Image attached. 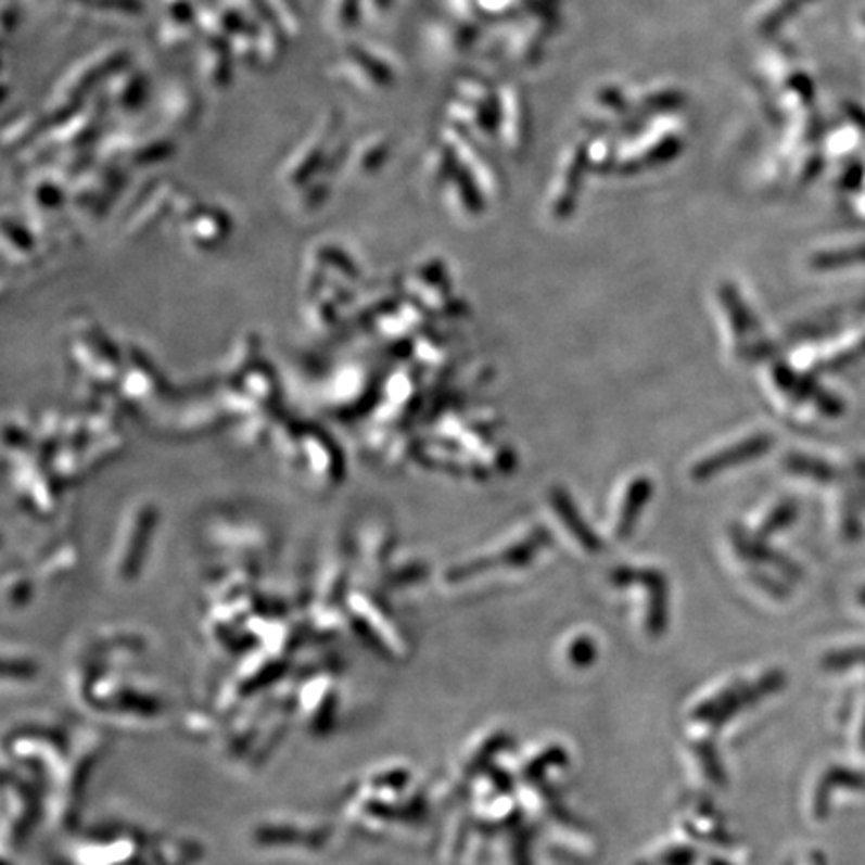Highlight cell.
<instances>
[{"label": "cell", "instance_id": "17", "mask_svg": "<svg viewBox=\"0 0 865 865\" xmlns=\"http://www.w3.org/2000/svg\"><path fill=\"white\" fill-rule=\"evenodd\" d=\"M196 28H199L196 25H181V23H173V21H163V25L158 28V44L167 51L182 49L193 40Z\"/></svg>", "mask_w": 865, "mask_h": 865}, {"label": "cell", "instance_id": "11", "mask_svg": "<svg viewBox=\"0 0 865 865\" xmlns=\"http://www.w3.org/2000/svg\"><path fill=\"white\" fill-rule=\"evenodd\" d=\"M175 153H177L175 142L158 137V139L135 142L129 155L125 156V161L132 168H149L165 163Z\"/></svg>", "mask_w": 865, "mask_h": 865}, {"label": "cell", "instance_id": "18", "mask_svg": "<svg viewBox=\"0 0 865 865\" xmlns=\"http://www.w3.org/2000/svg\"><path fill=\"white\" fill-rule=\"evenodd\" d=\"M298 189H301L298 201L305 208L319 207V205H323L325 199L329 196V185L323 179H319V181L310 179L309 182L301 185Z\"/></svg>", "mask_w": 865, "mask_h": 865}, {"label": "cell", "instance_id": "19", "mask_svg": "<svg viewBox=\"0 0 865 865\" xmlns=\"http://www.w3.org/2000/svg\"><path fill=\"white\" fill-rule=\"evenodd\" d=\"M391 7V0H362V14H371V16H381L385 14Z\"/></svg>", "mask_w": 865, "mask_h": 865}, {"label": "cell", "instance_id": "8", "mask_svg": "<svg viewBox=\"0 0 865 865\" xmlns=\"http://www.w3.org/2000/svg\"><path fill=\"white\" fill-rule=\"evenodd\" d=\"M163 111H165V117H167L168 123H170L173 127L187 129V127H191L194 120H196V117H199L201 104H199V99H196V94H194L191 87H187V85H182V82H175V85H170L168 91L165 92Z\"/></svg>", "mask_w": 865, "mask_h": 865}, {"label": "cell", "instance_id": "21", "mask_svg": "<svg viewBox=\"0 0 865 865\" xmlns=\"http://www.w3.org/2000/svg\"><path fill=\"white\" fill-rule=\"evenodd\" d=\"M862 746L865 749V717H864V729H862Z\"/></svg>", "mask_w": 865, "mask_h": 865}, {"label": "cell", "instance_id": "7", "mask_svg": "<svg viewBox=\"0 0 865 865\" xmlns=\"http://www.w3.org/2000/svg\"><path fill=\"white\" fill-rule=\"evenodd\" d=\"M767 445H769V440H767V437H749V440L743 441V443L729 447V451L711 455L710 459L701 461V463L696 467V471H694V478H711V475L724 471L727 467H734L736 463H741V461L753 459V457L762 455V453L767 449Z\"/></svg>", "mask_w": 865, "mask_h": 865}, {"label": "cell", "instance_id": "10", "mask_svg": "<svg viewBox=\"0 0 865 865\" xmlns=\"http://www.w3.org/2000/svg\"><path fill=\"white\" fill-rule=\"evenodd\" d=\"M838 788L855 789V791H865V775L853 769H845V767H831L822 784L819 789L815 791V815L819 819H824L827 814V801L831 798V793Z\"/></svg>", "mask_w": 865, "mask_h": 865}, {"label": "cell", "instance_id": "12", "mask_svg": "<svg viewBox=\"0 0 865 865\" xmlns=\"http://www.w3.org/2000/svg\"><path fill=\"white\" fill-rule=\"evenodd\" d=\"M362 16V0H329L327 25L335 35H347L355 30Z\"/></svg>", "mask_w": 865, "mask_h": 865}, {"label": "cell", "instance_id": "2", "mask_svg": "<svg viewBox=\"0 0 865 865\" xmlns=\"http://www.w3.org/2000/svg\"><path fill=\"white\" fill-rule=\"evenodd\" d=\"M341 125V113L339 111H327L323 117L317 120L315 129L310 130L309 137L298 144L293 151V155L287 158L279 177L284 185L298 189L301 185L309 182L317 177L319 170L327 167V161L331 155V141L335 139L336 130Z\"/></svg>", "mask_w": 865, "mask_h": 865}, {"label": "cell", "instance_id": "20", "mask_svg": "<svg viewBox=\"0 0 865 865\" xmlns=\"http://www.w3.org/2000/svg\"><path fill=\"white\" fill-rule=\"evenodd\" d=\"M11 23H18V13H16V9H11V2L9 0H4V7H2V28H4V33H9L11 30Z\"/></svg>", "mask_w": 865, "mask_h": 865}, {"label": "cell", "instance_id": "16", "mask_svg": "<svg viewBox=\"0 0 865 865\" xmlns=\"http://www.w3.org/2000/svg\"><path fill=\"white\" fill-rule=\"evenodd\" d=\"M647 497H649V483H647V479H639L637 483H633L632 489L627 493V504L623 505V513H621L620 525H618L621 537L632 530V525L637 519V511L644 507Z\"/></svg>", "mask_w": 865, "mask_h": 865}, {"label": "cell", "instance_id": "15", "mask_svg": "<svg viewBox=\"0 0 865 865\" xmlns=\"http://www.w3.org/2000/svg\"><path fill=\"white\" fill-rule=\"evenodd\" d=\"M556 507L557 511H559V517H563L565 519V523L569 525V530L573 535H577L580 537V542L583 543V547H587V549H591V551H597L599 549V539L591 535L587 527H585V523H583L580 517L573 513V507L569 504L568 495H563V493H557L556 495Z\"/></svg>", "mask_w": 865, "mask_h": 865}, {"label": "cell", "instance_id": "6", "mask_svg": "<svg viewBox=\"0 0 865 865\" xmlns=\"http://www.w3.org/2000/svg\"><path fill=\"white\" fill-rule=\"evenodd\" d=\"M389 155H391V141L387 135L383 132L367 135L351 151L347 158L351 173L357 177H371L387 163Z\"/></svg>", "mask_w": 865, "mask_h": 865}, {"label": "cell", "instance_id": "4", "mask_svg": "<svg viewBox=\"0 0 865 865\" xmlns=\"http://www.w3.org/2000/svg\"><path fill=\"white\" fill-rule=\"evenodd\" d=\"M104 101L125 115H132L141 109L149 97V77L137 66L127 65L109 78Z\"/></svg>", "mask_w": 865, "mask_h": 865}, {"label": "cell", "instance_id": "1", "mask_svg": "<svg viewBox=\"0 0 865 865\" xmlns=\"http://www.w3.org/2000/svg\"><path fill=\"white\" fill-rule=\"evenodd\" d=\"M130 54L125 47H103L71 66L52 89L44 115L51 123H61L85 106L89 92L106 82L120 68L130 65Z\"/></svg>", "mask_w": 865, "mask_h": 865}, {"label": "cell", "instance_id": "9", "mask_svg": "<svg viewBox=\"0 0 865 865\" xmlns=\"http://www.w3.org/2000/svg\"><path fill=\"white\" fill-rule=\"evenodd\" d=\"M51 123V118L47 115H23V117L14 118L11 125L4 127L2 132V144L7 151H16V149H30L49 132L47 125Z\"/></svg>", "mask_w": 865, "mask_h": 865}, {"label": "cell", "instance_id": "13", "mask_svg": "<svg viewBox=\"0 0 865 865\" xmlns=\"http://www.w3.org/2000/svg\"><path fill=\"white\" fill-rule=\"evenodd\" d=\"M275 23L281 26L287 39H297L303 30V18L295 0H265Z\"/></svg>", "mask_w": 865, "mask_h": 865}, {"label": "cell", "instance_id": "5", "mask_svg": "<svg viewBox=\"0 0 865 865\" xmlns=\"http://www.w3.org/2000/svg\"><path fill=\"white\" fill-rule=\"evenodd\" d=\"M199 71L211 91H227L233 82L234 73V56L229 40L207 37L199 54Z\"/></svg>", "mask_w": 865, "mask_h": 865}, {"label": "cell", "instance_id": "3", "mask_svg": "<svg viewBox=\"0 0 865 865\" xmlns=\"http://www.w3.org/2000/svg\"><path fill=\"white\" fill-rule=\"evenodd\" d=\"M335 77L343 78L357 91L377 92L387 89L393 82V71L367 47L353 44L336 63Z\"/></svg>", "mask_w": 865, "mask_h": 865}, {"label": "cell", "instance_id": "14", "mask_svg": "<svg viewBox=\"0 0 865 865\" xmlns=\"http://www.w3.org/2000/svg\"><path fill=\"white\" fill-rule=\"evenodd\" d=\"M78 9L91 11V13L113 14V16H125L132 18L139 16L144 11L142 0H71Z\"/></svg>", "mask_w": 865, "mask_h": 865}]
</instances>
